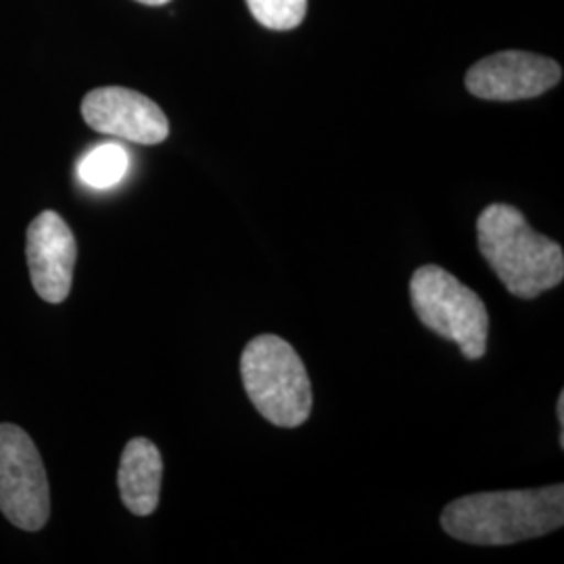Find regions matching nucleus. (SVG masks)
I'll return each mask as SVG.
<instances>
[{"label":"nucleus","instance_id":"f257e3e1","mask_svg":"<svg viewBox=\"0 0 564 564\" xmlns=\"http://www.w3.org/2000/svg\"><path fill=\"white\" fill-rule=\"evenodd\" d=\"M564 524V485L485 491L445 506L442 527L473 545H510L542 538Z\"/></svg>","mask_w":564,"mask_h":564},{"label":"nucleus","instance_id":"7ed1b4c3","mask_svg":"<svg viewBox=\"0 0 564 564\" xmlns=\"http://www.w3.org/2000/svg\"><path fill=\"white\" fill-rule=\"evenodd\" d=\"M241 379L249 400L268 423L295 429L310 419L312 383L291 343L276 335L251 339L242 349Z\"/></svg>","mask_w":564,"mask_h":564},{"label":"nucleus","instance_id":"9d476101","mask_svg":"<svg viewBox=\"0 0 564 564\" xmlns=\"http://www.w3.org/2000/svg\"><path fill=\"white\" fill-rule=\"evenodd\" d=\"M130 158L126 149L116 142H105L95 147L78 167L82 182L90 188H111L126 176Z\"/></svg>","mask_w":564,"mask_h":564},{"label":"nucleus","instance_id":"ddd939ff","mask_svg":"<svg viewBox=\"0 0 564 564\" xmlns=\"http://www.w3.org/2000/svg\"><path fill=\"white\" fill-rule=\"evenodd\" d=\"M142 4H151V7H160V4H165V2H170V0H139Z\"/></svg>","mask_w":564,"mask_h":564},{"label":"nucleus","instance_id":"6e6552de","mask_svg":"<svg viewBox=\"0 0 564 564\" xmlns=\"http://www.w3.org/2000/svg\"><path fill=\"white\" fill-rule=\"evenodd\" d=\"M25 258L36 293L46 303L67 300L74 281L78 245L72 228L57 212H42L28 226Z\"/></svg>","mask_w":564,"mask_h":564},{"label":"nucleus","instance_id":"f03ea898","mask_svg":"<svg viewBox=\"0 0 564 564\" xmlns=\"http://www.w3.org/2000/svg\"><path fill=\"white\" fill-rule=\"evenodd\" d=\"M477 242L485 262L514 297L535 300L563 282V247L535 232L512 205L485 207L477 220Z\"/></svg>","mask_w":564,"mask_h":564},{"label":"nucleus","instance_id":"f8f14e48","mask_svg":"<svg viewBox=\"0 0 564 564\" xmlns=\"http://www.w3.org/2000/svg\"><path fill=\"white\" fill-rule=\"evenodd\" d=\"M556 412H558V424H561V447H564V393L561 391L558 403H556Z\"/></svg>","mask_w":564,"mask_h":564},{"label":"nucleus","instance_id":"20e7f679","mask_svg":"<svg viewBox=\"0 0 564 564\" xmlns=\"http://www.w3.org/2000/svg\"><path fill=\"white\" fill-rule=\"evenodd\" d=\"M410 300L419 321L456 343L466 360H481L487 351L489 314L484 300L440 265H423L412 274Z\"/></svg>","mask_w":564,"mask_h":564},{"label":"nucleus","instance_id":"39448f33","mask_svg":"<svg viewBox=\"0 0 564 564\" xmlns=\"http://www.w3.org/2000/svg\"><path fill=\"white\" fill-rule=\"evenodd\" d=\"M0 512L23 531H41L51 517L41 452L18 424L0 423Z\"/></svg>","mask_w":564,"mask_h":564},{"label":"nucleus","instance_id":"9b49d317","mask_svg":"<svg viewBox=\"0 0 564 564\" xmlns=\"http://www.w3.org/2000/svg\"><path fill=\"white\" fill-rule=\"evenodd\" d=\"M251 15L268 30L286 32L302 25L307 0H245Z\"/></svg>","mask_w":564,"mask_h":564},{"label":"nucleus","instance_id":"423d86ee","mask_svg":"<svg viewBox=\"0 0 564 564\" xmlns=\"http://www.w3.org/2000/svg\"><path fill=\"white\" fill-rule=\"evenodd\" d=\"M563 80L556 61L524 51H502L475 63L466 74V90L485 101H523L540 97Z\"/></svg>","mask_w":564,"mask_h":564},{"label":"nucleus","instance_id":"0eeeda50","mask_svg":"<svg viewBox=\"0 0 564 564\" xmlns=\"http://www.w3.org/2000/svg\"><path fill=\"white\" fill-rule=\"evenodd\" d=\"M82 118L101 134L139 144H160L170 134L162 107L141 93L121 86L90 90L82 101Z\"/></svg>","mask_w":564,"mask_h":564},{"label":"nucleus","instance_id":"1a4fd4ad","mask_svg":"<svg viewBox=\"0 0 564 564\" xmlns=\"http://www.w3.org/2000/svg\"><path fill=\"white\" fill-rule=\"evenodd\" d=\"M162 479L163 458L158 445L144 437L130 440L121 452L118 470L123 506L137 517L153 514L160 506Z\"/></svg>","mask_w":564,"mask_h":564}]
</instances>
